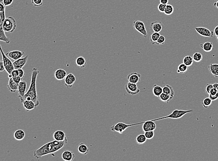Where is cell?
<instances>
[{"instance_id": "6da1fadb", "label": "cell", "mask_w": 218, "mask_h": 161, "mask_svg": "<svg viewBox=\"0 0 218 161\" xmlns=\"http://www.w3.org/2000/svg\"><path fill=\"white\" fill-rule=\"evenodd\" d=\"M39 73L40 72L37 68H33L32 69L30 85L24 97L25 100L34 101L36 104V107L40 105V101L36 89L37 78Z\"/></svg>"}, {"instance_id": "7a4b0ae2", "label": "cell", "mask_w": 218, "mask_h": 161, "mask_svg": "<svg viewBox=\"0 0 218 161\" xmlns=\"http://www.w3.org/2000/svg\"><path fill=\"white\" fill-rule=\"evenodd\" d=\"M3 26L5 32L12 33L17 28V21L13 17H8L4 21Z\"/></svg>"}, {"instance_id": "3957f363", "label": "cell", "mask_w": 218, "mask_h": 161, "mask_svg": "<svg viewBox=\"0 0 218 161\" xmlns=\"http://www.w3.org/2000/svg\"><path fill=\"white\" fill-rule=\"evenodd\" d=\"M50 142L47 143L34 152V156L36 159H40L44 156L50 154Z\"/></svg>"}, {"instance_id": "277c9868", "label": "cell", "mask_w": 218, "mask_h": 161, "mask_svg": "<svg viewBox=\"0 0 218 161\" xmlns=\"http://www.w3.org/2000/svg\"><path fill=\"white\" fill-rule=\"evenodd\" d=\"M0 49H1V55L3 57V61L4 65L5 66V70L8 73V74H11L12 71L15 69L14 66L13 65V62L11 61L10 60L8 57L7 55L4 53L1 45H0Z\"/></svg>"}, {"instance_id": "5b68a950", "label": "cell", "mask_w": 218, "mask_h": 161, "mask_svg": "<svg viewBox=\"0 0 218 161\" xmlns=\"http://www.w3.org/2000/svg\"><path fill=\"white\" fill-rule=\"evenodd\" d=\"M68 143L67 138L63 141H58L54 140L50 142V154L55 153L66 145Z\"/></svg>"}, {"instance_id": "8992f818", "label": "cell", "mask_w": 218, "mask_h": 161, "mask_svg": "<svg viewBox=\"0 0 218 161\" xmlns=\"http://www.w3.org/2000/svg\"><path fill=\"white\" fill-rule=\"evenodd\" d=\"M193 112V110H190L188 111L185 110H181L176 109L171 113L169 115L164 116L165 119H179L182 118V116H184L185 115L188 113H190L191 112Z\"/></svg>"}, {"instance_id": "52a82bcc", "label": "cell", "mask_w": 218, "mask_h": 161, "mask_svg": "<svg viewBox=\"0 0 218 161\" xmlns=\"http://www.w3.org/2000/svg\"><path fill=\"white\" fill-rule=\"evenodd\" d=\"M135 124H126L124 123L119 122L116 123L111 127V130L113 132H117L120 134H122L124 132V131L129 127L133 126Z\"/></svg>"}, {"instance_id": "ba28073f", "label": "cell", "mask_w": 218, "mask_h": 161, "mask_svg": "<svg viewBox=\"0 0 218 161\" xmlns=\"http://www.w3.org/2000/svg\"><path fill=\"white\" fill-rule=\"evenodd\" d=\"M133 28L138 32L140 33L142 35L144 36V37L147 36V32L146 31L145 24L143 21H140L136 20L133 21Z\"/></svg>"}, {"instance_id": "9c48e42d", "label": "cell", "mask_w": 218, "mask_h": 161, "mask_svg": "<svg viewBox=\"0 0 218 161\" xmlns=\"http://www.w3.org/2000/svg\"><path fill=\"white\" fill-rule=\"evenodd\" d=\"M126 91L130 95H135L140 92V89L138 88L136 84L129 82L126 84L125 87Z\"/></svg>"}, {"instance_id": "30bf717a", "label": "cell", "mask_w": 218, "mask_h": 161, "mask_svg": "<svg viewBox=\"0 0 218 161\" xmlns=\"http://www.w3.org/2000/svg\"><path fill=\"white\" fill-rule=\"evenodd\" d=\"M27 84L25 81H22L19 84L18 86V97L20 99L21 103H23L24 100V97L26 92V89H27Z\"/></svg>"}, {"instance_id": "8fae6325", "label": "cell", "mask_w": 218, "mask_h": 161, "mask_svg": "<svg viewBox=\"0 0 218 161\" xmlns=\"http://www.w3.org/2000/svg\"><path fill=\"white\" fill-rule=\"evenodd\" d=\"M195 29L199 35L203 37H212L215 35L213 31L210 30L206 27H196Z\"/></svg>"}, {"instance_id": "7c38bea8", "label": "cell", "mask_w": 218, "mask_h": 161, "mask_svg": "<svg viewBox=\"0 0 218 161\" xmlns=\"http://www.w3.org/2000/svg\"><path fill=\"white\" fill-rule=\"evenodd\" d=\"M28 57V55L26 56L25 57H23V58L22 57L20 59H18L17 60H14V62H13V65L14 66V69H22L24 67V66H25L27 62Z\"/></svg>"}, {"instance_id": "4fadbf2b", "label": "cell", "mask_w": 218, "mask_h": 161, "mask_svg": "<svg viewBox=\"0 0 218 161\" xmlns=\"http://www.w3.org/2000/svg\"><path fill=\"white\" fill-rule=\"evenodd\" d=\"M25 53L21 51H11L7 53L6 55L9 57L13 59V60H17L18 59L22 58Z\"/></svg>"}, {"instance_id": "5bb4252c", "label": "cell", "mask_w": 218, "mask_h": 161, "mask_svg": "<svg viewBox=\"0 0 218 161\" xmlns=\"http://www.w3.org/2000/svg\"><path fill=\"white\" fill-rule=\"evenodd\" d=\"M156 128V125L154 121L152 120L146 121L144 122L142 126L143 131L144 132L147 131H155Z\"/></svg>"}, {"instance_id": "9a60e30c", "label": "cell", "mask_w": 218, "mask_h": 161, "mask_svg": "<svg viewBox=\"0 0 218 161\" xmlns=\"http://www.w3.org/2000/svg\"><path fill=\"white\" fill-rule=\"evenodd\" d=\"M76 81V78L73 73H69L65 79V85L67 88L72 87Z\"/></svg>"}, {"instance_id": "2e32d148", "label": "cell", "mask_w": 218, "mask_h": 161, "mask_svg": "<svg viewBox=\"0 0 218 161\" xmlns=\"http://www.w3.org/2000/svg\"><path fill=\"white\" fill-rule=\"evenodd\" d=\"M141 75L140 73L134 72L130 74H129L127 76V79L129 82L132 83L136 84L139 82L141 79Z\"/></svg>"}, {"instance_id": "e0dca14e", "label": "cell", "mask_w": 218, "mask_h": 161, "mask_svg": "<svg viewBox=\"0 0 218 161\" xmlns=\"http://www.w3.org/2000/svg\"><path fill=\"white\" fill-rule=\"evenodd\" d=\"M18 86H19V84L15 82L13 79V78H10L7 86L8 89L11 92H15L17 91H18Z\"/></svg>"}, {"instance_id": "ac0fdd59", "label": "cell", "mask_w": 218, "mask_h": 161, "mask_svg": "<svg viewBox=\"0 0 218 161\" xmlns=\"http://www.w3.org/2000/svg\"><path fill=\"white\" fill-rule=\"evenodd\" d=\"M61 156L64 161H71L74 160L76 156L72 151H65L63 152Z\"/></svg>"}, {"instance_id": "d6986e66", "label": "cell", "mask_w": 218, "mask_h": 161, "mask_svg": "<svg viewBox=\"0 0 218 161\" xmlns=\"http://www.w3.org/2000/svg\"><path fill=\"white\" fill-rule=\"evenodd\" d=\"M150 28L153 32L160 33L162 29V24L160 21H153L151 23Z\"/></svg>"}, {"instance_id": "ffe728a7", "label": "cell", "mask_w": 218, "mask_h": 161, "mask_svg": "<svg viewBox=\"0 0 218 161\" xmlns=\"http://www.w3.org/2000/svg\"><path fill=\"white\" fill-rule=\"evenodd\" d=\"M67 75L66 71L63 69H59L57 70L54 73V77L56 79L58 80H63L65 79Z\"/></svg>"}, {"instance_id": "44dd1931", "label": "cell", "mask_w": 218, "mask_h": 161, "mask_svg": "<svg viewBox=\"0 0 218 161\" xmlns=\"http://www.w3.org/2000/svg\"><path fill=\"white\" fill-rule=\"evenodd\" d=\"M53 136L54 140L58 141H64L67 138L65 132L63 131L60 130L54 132Z\"/></svg>"}, {"instance_id": "7402d4cb", "label": "cell", "mask_w": 218, "mask_h": 161, "mask_svg": "<svg viewBox=\"0 0 218 161\" xmlns=\"http://www.w3.org/2000/svg\"><path fill=\"white\" fill-rule=\"evenodd\" d=\"M23 103L24 107L27 112L32 110L36 107V104L32 100H25Z\"/></svg>"}, {"instance_id": "603a6c76", "label": "cell", "mask_w": 218, "mask_h": 161, "mask_svg": "<svg viewBox=\"0 0 218 161\" xmlns=\"http://www.w3.org/2000/svg\"><path fill=\"white\" fill-rule=\"evenodd\" d=\"M3 25H0V40L5 42L6 44H9L10 42V38L6 36Z\"/></svg>"}, {"instance_id": "cb8c5ba5", "label": "cell", "mask_w": 218, "mask_h": 161, "mask_svg": "<svg viewBox=\"0 0 218 161\" xmlns=\"http://www.w3.org/2000/svg\"><path fill=\"white\" fill-rule=\"evenodd\" d=\"M208 69L215 77H218V64H210Z\"/></svg>"}, {"instance_id": "d4e9b609", "label": "cell", "mask_w": 218, "mask_h": 161, "mask_svg": "<svg viewBox=\"0 0 218 161\" xmlns=\"http://www.w3.org/2000/svg\"><path fill=\"white\" fill-rule=\"evenodd\" d=\"M25 136V132L22 129H18L14 132V139L18 141L23 140Z\"/></svg>"}, {"instance_id": "484cf974", "label": "cell", "mask_w": 218, "mask_h": 161, "mask_svg": "<svg viewBox=\"0 0 218 161\" xmlns=\"http://www.w3.org/2000/svg\"><path fill=\"white\" fill-rule=\"evenodd\" d=\"M77 150L79 151V153L83 154L84 155H86L87 154H88L89 152V149L87 146L86 145L84 144L83 143H80L78 145L77 147Z\"/></svg>"}, {"instance_id": "4316f807", "label": "cell", "mask_w": 218, "mask_h": 161, "mask_svg": "<svg viewBox=\"0 0 218 161\" xmlns=\"http://www.w3.org/2000/svg\"><path fill=\"white\" fill-rule=\"evenodd\" d=\"M200 47L206 52H210L213 48V43L210 42H206L200 45Z\"/></svg>"}, {"instance_id": "83f0119b", "label": "cell", "mask_w": 218, "mask_h": 161, "mask_svg": "<svg viewBox=\"0 0 218 161\" xmlns=\"http://www.w3.org/2000/svg\"><path fill=\"white\" fill-rule=\"evenodd\" d=\"M173 96H174L170 95L163 92L158 98H159L160 99L162 102L168 103L169 101H171L173 99Z\"/></svg>"}, {"instance_id": "f1b7e54d", "label": "cell", "mask_w": 218, "mask_h": 161, "mask_svg": "<svg viewBox=\"0 0 218 161\" xmlns=\"http://www.w3.org/2000/svg\"><path fill=\"white\" fill-rule=\"evenodd\" d=\"M76 63L77 66L81 68H84L86 65V61L83 57L80 56L77 58Z\"/></svg>"}, {"instance_id": "f546056e", "label": "cell", "mask_w": 218, "mask_h": 161, "mask_svg": "<svg viewBox=\"0 0 218 161\" xmlns=\"http://www.w3.org/2000/svg\"><path fill=\"white\" fill-rule=\"evenodd\" d=\"M153 93L155 96L159 97L163 93V88L157 85L153 86Z\"/></svg>"}, {"instance_id": "4dcf8cb0", "label": "cell", "mask_w": 218, "mask_h": 161, "mask_svg": "<svg viewBox=\"0 0 218 161\" xmlns=\"http://www.w3.org/2000/svg\"><path fill=\"white\" fill-rule=\"evenodd\" d=\"M163 92L170 95L174 96L175 95V92L173 88L169 85H165L163 87Z\"/></svg>"}, {"instance_id": "1f68e13d", "label": "cell", "mask_w": 218, "mask_h": 161, "mask_svg": "<svg viewBox=\"0 0 218 161\" xmlns=\"http://www.w3.org/2000/svg\"><path fill=\"white\" fill-rule=\"evenodd\" d=\"M188 66L183 63L180 64L178 66V69L177 70V73H181V74L186 73L188 69Z\"/></svg>"}, {"instance_id": "d6a6232c", "label": "cell", "mask_w": 218, "mask_h": 161, "mask_svg": "<svg viewBox=\"0 0 218 161\" xmlns=\"http://www.w3.org/2000/svg\"><path fill=\"white\" fill-rule=\"evenodd\" d=\"M147 140L145 134H141L137 136L136 138V141L137 144L139 145H142L145 143Z\"/></svg>"}, {"instance_id": "836d02e7", "label": "cell", "mask_w": 218, "mask_h": 161, "mask_svg": "<svg viewBox=\"0 0 218 161\" xmlns=\"http://www.w3.org/2000/svg\"><path fill=\"white\" fill-rule=\"evenodd\" d=\"M193 58L192 57L190 56H186L183 58V63L185 64L186 65L188 66V67L190 66L193 65Z\"/></svg>"}, {"instance_id": "e575fe53", "label": "cell", "mask_w": 218, "mask_h": 161, "mask_svg": "<svg viewBox=\"0 0 218 161\" xmlns=\"http://www.w3.org/2000/svg\"><path fill=\"white\" fill-rule=\"evenodd\" d=\"M173 11H174V8L173 6L169 4H166L165 8V11H164L165 14L166 15H170L172 14Z\"/></svg>"}, {"instance_id": "d590c367", "label": "cell", "mask_w": 218, "mask_h": 161, "mask_svg": "<svg viewBox=\"0 0 218 161\" xmlns=\"http://www.w3.org/2000/svg\"><path fill=\"white\" fill-rule=\"evenodd\" d=\"M160 33L157 32H153L150 38V41L153 45H155V43L158 40V39L160 37Z\"/></svg>"}, {"instance_id": "8d00e7d4", "label": "cell", "mask_w": 218, "mask_h": 161, "mask_svg": "<svg viewBox=\"0 0 218 161\" xmlns=\"http://www.w3.org/2000/svg\"><path fill=\"white\" fill-rule=\"evenodd\" d=\"M212 100H211V99L209 97L206 98L202 101V105L205 108L207 109L211 106V104L212 103Z\"/></svg>"}, {"instance_id": "74e56055", "label": "cell", "mask_w": 218, "mask_h": 161, "mask_svg": "<svg viewBox=\"0 0 218 161\" xmlns=\"http://www.w3.org/2000/svg\"><path fill=\"white\" fill-rule=\"evenodd\" d=\"M193 58L194 61H195L196 62H199L200 61H201L203 59V56L202 55L201 53L196 52L193 55Z\"/></svg>"}, {"instance_id": "f35d334b", "label": "cell", "mask_w": 218, "mask_h": 161, "mask_svg": "<svg viewBox=\"0 0 218 161\" xmlns=\"http://www.w3.org/2000/svg\"><path fill=\"white\" fill-rule=\"evenodd\" d=\"M145 135L147 139H151L155 136V132L154 131H147L145 132Z\"/></svg>"}, {"instance_id": "ab89813d", "label": "cell", "mask_w": 218, "mask_h": 161, "mask_svg": "<svg viewBox=\"0 0 218 161\" xmlns=\"http://www.w3.org/2000/svg\"><path fill=\"white\" fill-rule=\"evenodd\" d=\"M165 40H166V39H165V37L163 35H160L159 38L158 39V40L155 43V44L157 45H163L165 43Z\"/></svg>"}, {"instance_id": "60d3db41", "label": "cell", "mask_w": 218, "mask_h": 161, "mask_svg": "<svg viewBox=\"0 0 218 161\" xmlns=\"http://www.w3.org/2000/svg\"><path fill=\"white\" fill-rule=\"evenodd\" d=\"M5 11H0V25H3V22L6 19Z\"/></svg>"}, {"instance_id": "b9f144b4", "label": "cell", "mask_w": 218, "mask_h": 161, "mask_svg": "<svg viewBox=\"0 0 218 161\" xmlns=\"http://www.w3.org/2000/svg\"><path fill=\"white\" fill-rule=\"evenodd\" d=\"M32 3L36 7L41 6L43 4V0H32Z\"/></svg>"}, {"instance_id": "7bdbcfd3", "label": "cell", "mask_w": 218, "mask_h": 161, "mask_svg": "<svg viewBox=\"0 0 218 161\" xmlns=\"http://www.w3.org/2000/svg\"><path fill=\"white\" fill-rule=\"evenodd\" d=\"M213 87L212 84H207L206 87V92L208 94H210V91H211V90L212 89Z\"/></svg>"}, {"instance_id": "ee69618b", "label": "cell", "mask_w": 218, "mask_h": 161, "mask_svg": "<svg viewBox=\"0 0 218 161\" xmlns=\"http://www.w3.org/2000/svg\"><path fill=\"white\" fill-rule=\"evenodd\" d=\"M166 5L160 3L158 6V9L160 12L161 13H164L165 11V8H166Z\"/></svg>"}, {"instance_id": "f6af8a7d", "label": "cell", "mask_w": 218, "mask_h": 161, "mask_svg": "<svg viewBox=\"0 0 218 161\" xmlns=\"http://www.w3.org/2000/svg\"><path fill=\"white\" fill-rule=\"evenodd\" d=\"M11 75H12V78H15V77H19V71H18V69H14L12 71L11 73Z\"/></svg>"}, {"instance_id": "bcb514c9", "label": "cell", "mask_w": 218, "mask_h": 161, "mask_svg": "<svg viewBox=\"0 0 218 161\" xmlns=\"http://www.w3.org/2000/svg\"><path fill=\"white\" fill-rule=\"evenodd\" d=\"M14 0H3V2L6 7L10 6L13 3Z\"/></svg>"}, {"instance_id": "7dc6e473", "label": "cell", "mask_w": 218, "mask_h": 161, "mask_svg": "<svg viewBox=\"0 0 218 161\" xmlns=\"http://www.w3.org/2000/svg\"><path fill=\"white\" fill-rule=\"evenodd\" d=\"M209 97L211 99V100L212 101H215V100H217V99H218V92L217 94H216L215 95H212L209 94Z\"/></svg>"}, {"instance_id": "c3c4849f", "label": "cell", "mask_w": 218, "mask_h": 161, "mask_svg": "<svg viewBox=\"0 0 218 161\" xmlns=\"http://www.w3.org/2000/svg\"><path fill=\"white\" fill-rule=\"evenodd\" d=\"M5 70V66L4 65L3 61V60L0 61V71L1 72H3Z\"/></svg>"}, {"instance_id": "681fc988", "label": "cell", "mask_w": 218, "mask_h": 161, "mask_svg": "<svg viewBox=\"0 0 218 161\" xmlns=\"http://www.w3.org/2000/svg\"><path fill=\"white\" fill-rule=\"evenodd\" d=\"M18 71H19V77H20L21 78H23L24 77V74H25V72L23 70V69H19Z\"/></svg>"}, {"instance_id": "f907efd6", "label": "cell", "mask_w": 218, "mask_h": 161, "mask_svg": "<svg viewBox=\"0 0 218 161\" xmlns=\"http://www.w3.org/2000/svg\"><path fill=\"white\" fill-rule=\"evenodd\" d=\"M13 79L15 82L17 83V84L20 83L22 81V79H23V78H21L20 77H15V78H13Z\"/></svg>"}, {"instance_id": "816d5d0a", "label": "cell", "mask_w": 218, "mask_h": 161, "mask_svg": "<svg viewBox=\"0 0 218 161\" xmlns=\"http://www.w3.org/2000/svg\"><path fill=\"white\" fill-rule=\"evenodd\" d=\"M217 92H218V91H217V90L213 87L212 89L211 90V91H210V93L209 94L212 95H215L216 94H217Z\"/></svg>"}, {"instance_id": "f5cc1de1", "label": "cell", "mask_w": 218, "mask_h": 161, "mask_svg": "<svg viewBox=\"0 0 218 161\" xmlns=\"http://www.w3.org/2000/svg\"><path fill=\"white\" fill-rule=\"evenodd\" d=\"M213 33L215 35H216V36L218 35V26H216L215 27V29L213 30Z\"/></svg>"}, {"instance_id": "db71d44e", "label": "cell", "mask_w": 218, "mask_h": 161, "mask_svg": "<svg viewBox=\"0 0 218 161\" xmlns=\"http://www.w3.org/2000/svg\"><path fill=\"white\" fill-rule=\"evenodd\" d=\"M160 3L166 5L168 3V0H160Z\"/></svg>"}, {"instance_id": "11a10c76", "label": "cell", "mask_w": 218, "mask_h": 161, "mask_svg": "<svg viewBox=\"0 0 218 161\" xmlns=\"http://www.w3.org/2000/svg\"><path fill=\"white\" fill-rule=\"evenodd\" d=\"M212 85H213V87H214V88H215L217 90V91H218V83H215L213 84Z\"/></svg>"}, {"instance_id": "9f6ffc18", "label": "cell", "mask_w": 218, "mask_h": 161, "mask_svg": "<svg viewBox=\"0 0 218 161\" xmlns=\"http://www.w3.org/2000/svg\"><path fill=\"white\" fill-rule=\"evenodd\" d=\"M213 5H214L215 7L216 8L218 9V0L215 3L213 4Z\"/></svg>"}, {"instance_id": "6f0895ef", "label": "cell", "mask_w": 218, "mask_h": 161, "mask_svg": "<svg viewBox=\"0 0 218 161\" xmlns=\"http://www.w3.org/2000/svg\"><path fill=\"white\" fill-rule=\"evenodd\" d=\"M216 37H217V41H218V36H216Z\"/></svg>"}]
</instances>
